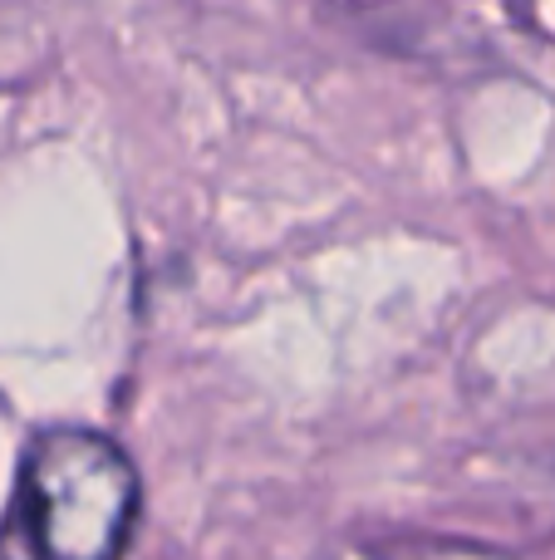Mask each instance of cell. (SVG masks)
I'll list each match as a JSON object with an SVG mask.
<instances>
[{
  "label": "cell",
  "mask_w": 555,
  "mask_h": 560,
  "mask_svg": "<svg viewBox=\"0 0 555 560\" xmlns=\"http://www.w3.org/2000/svg\"><path fill=\"white\" fill-rule=\"evenodd\" d=\"M20 506L39 560H118L138 522V472L94 428H49L20 467Z\"/></svg>",
  "instance_id": "1"
}]
</instances>
